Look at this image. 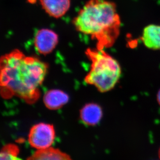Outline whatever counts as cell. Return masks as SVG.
<instances>
[{"mask_svg": "<svg viewBox=\"0 0 160 160\" xmlns=\"http://www.w3.org/2000/svg\"><path fill=\"white\" fill-rule=\"evenodd\" d=\"M48 64L18 49L0 58V94L4 98L18 97L29 104L40 96V88L48 73Z\"/></svg>", "mask_w": 160, "mask_h": 160, "instance_id": "1", "label": "cell"}, {"mask_svg": "<svg viewBox=\"0 0 160 160\" xmlns=\"http://www.w3.org/2000/svg\"><path fill=\"white\" fill-rule=\"evenodd\" d=\"M76 30L91 37L97 48L112 46L120 34L121 22L113 2L88 0L73 20Z\"/></svg>", "mask_w": 160, "mask_h": 160, "instance_id": "2", "label": "cell"}, {"mask_svg": "<svg viewBox=\"0 0 160 160\" xmlns=\"http://www.w3.org/2000/svg\"><path fill=\"white\" fill-rule=\"evenodd\" d=\"M85 54L91 60V68L85 82L100 92H107L116 86L121 76L120 64L103 49L88 48Z\"/></svg>", "mask_w": 160, "mask_h": 160, "instance_id": "3", "label": "cell"}, {"mask_svg": "<svg viewBox=\"0 0 160 160\" xmlns=\"http://www.w3.org/2000/svg\"><path fill=\"white\" fill-rule=\"evenodd\" d=\"M55 138V131L52 125L40 123L34 125L30 131L29 142L37 150H43L51 147Z\"/></svg>", "mask_w": 160, "mask_h": 160, "instance_id": "4", "label": "cell"}, {"mask_svg": "<svg viewBox=\"0 0 160 160\" xmlns=\"http://www.w3.org/2000/svg\"><path fill=\"white\" fill-rule=\"evenodd\" d=\"M58 43L57 33L48 29H42L36 33L34 37V46L40 54H50L54 51Z\"/></svg>", "mask_w": 160, "mask_h": 160, "instance_id": "5", "label": "cell"}, {"mask_svg": "<svg viewBox=\"0 0 160 160\" xmlns=\"http://www.w3.org/2000/svg\"><path fill=\"white\" fill-rule=\"evenodd\" d=\"M45 12L51 17L59 18L69 10L71 0H39Z\"/></svg>", "mask_w": 160, "mask_h": 160, "instance_id": "6", "label": "cell"}, {"mask_svg": "<svg viewBox=\"0 0 160 160\" xmlns=\"http://www.w3.org/2000/svg\"><path fill=\"white\" fill-rule=\"evenodd\" d=\"M69 97L66 92L60 89H51L45 93L43 102L46 108L50 110L59 109L68 103Z\"/></svg>", "mask_w": 160, "mask_h": 160, "instance_id": "7", "label": "cell"}, {"mask_svg": "<svg viewBox=\"0 0 160 160\" xmlns=\"http://www.w3.org/2000/svg\"><path fill=\"white\" fill-rule=\"evenodd\" d=\"M102 110L96 103H89L85 105L80 111V118L85 124L94 126L100 121Z\"/></svg>", "mask_w": 160, "mask_h": 160, "instance_id": "8", "label": "cell"}, {"mask_svg": "<svg viewBox=\"0 0 160 160\" xmlns=\"http://www.w3.org/2000/svg\"><path fill=\"white\" fill-rule=\"evenodd\" d=\"M142 41L147 48L160 50V25H150L143 30Z\"/></svg>", "mask_w": 160, "mask_h": 160, "instance_id": "9", "label": "cell"}, {"mask_svg": "<svg viewBox=\"0 0 160 160\" xmlns=\"http://www.w3.org/2000/svg\"><path fill=\"white\" fill-rule=\"evenodd\" d=\"M27 160H72L69 155L59 150L50 148L38 150Z\"/></svg>", "mask_w": 160, "mask_h": 160, "instance_id": "10", "label": "cell"}, {"mask_svg": "<svg viewBox=\"0 0 160 160\" xmlns=\"http://www.w3.org/2000/svg\"><path fill=\"white\" fill-rule=\"evenodd\" d=\"M18 147L9 144L4 147L0 151V160H22L18 157Z\"/></svg>", "mask_w": 160, "mask_h": 160, "instance_id": "11", "label": "cell"}, {"mask_svg": "<svg viewBox=\"0 0 160 160\" xmlns=\"http://www.w3.org/2000/svg\"><path fill=\"white\" fill-rule=\"evenodd\" d=\"M157 99L158 101L159 102V105H160V90L158 94Z\"/></svg>", "mask_w": 160, "mask_h": 160, "instance_id": "12", "label": "cell"}, {"mask_svg": "<svg viewBox=\"0 0 160 160\" xmlns=\"http://www.w3.org/2000/svg\"><path fill=\"white\" fill-rule=\"evenodd\" d=\"M159 158H160V149H159Z\"/></svg>", "mask_w": 160, "mask_h": 160, "instance_id": "13", "label": "cell"}]
</instances>
